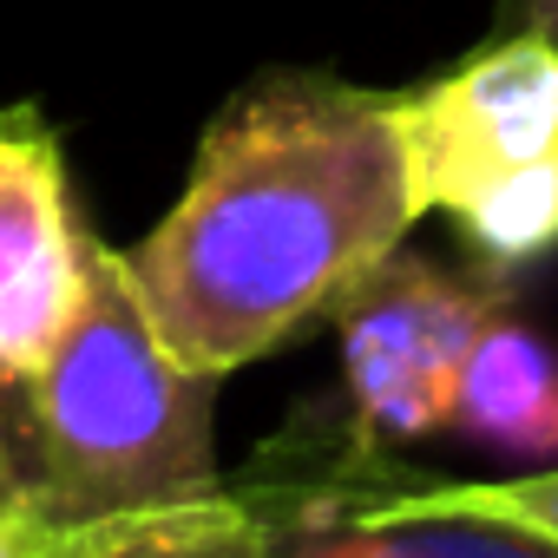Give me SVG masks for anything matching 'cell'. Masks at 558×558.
Segmentation results:
<instances>
[{
	"label": "cell",
	"mask_w": 558,
	"mask_h": 558,
	"mask_svg": "<svg viewBox=\"0 0 558 558\" xmlns=\"http://www.w3.org/2000/svg\"><path fill=\"white\" fill-rule=\"evenodd\" d=\"M414 217L401 86L263 66L210 112L178 204L125 250V276L158 342L223 381L329 323Z\"/></svg>",
	"instance_id": "cell-1"
},
{
	"label": "cell",
	"mask_w": 558,
	"mask_h": 558,
	"mask_svg": "<svg viewBox=\"0 0 558 558\" xmlns=\"http://www.w3.org/2000/svg\"><path fill=\"white\" fill-rule=\"evenodd\" d=\"M210 427L217 381L158 342L125 250L93 243L73 329L40 368L0 375V506L47 532L197 506L223 493Z\"/></svg>",
	"instance_id": "cell-2"
},
{
	"label": "cell",
	"mask_w": 558,
	"mask_h": 558,
	"mask_svg": "<svg viewBox=\"0 0 558 558\" xmlns=\"http://www.w3.org/2000/svg\"><path fill=\"white\" fill-rule=\"evenodd\" d=\"M421 217L440 210L493 283L558 250V47L493 34L427 86H401Z\"/></svg>",
	"instance_id": "cell-3"
},
{
	"label": "cell",
	"mask_w": 558,
	"mask_h": 558,
	"mask_svg": "<svg viewBox=\"0 0 558 558\" xmlns=\"http://www.w3.org/2000/svg\"><path fill=\"white\" fill-rule=\"evenodd\" d=\"M506 303L493 276H453L427 256H381L336 303L349 421L368 440H421L447 427L460 362L486 316Z\"/></svg>",
	"instance_id": "cell-4"
},
{
	"label": "cell",
	"mask_w": 558,
	"mask_h": 558,
	"mask_svg": "<svg viewBox=\"0 0 558 558\" xmlns=\"http://www.w3.org/2000/svg\"><path fill=\"white\" fill-rule=\"evenodd\" d=\"M66 138L40 106H0V375H27L73 329L93 276Z\"/></svg>",
	"instance_id": "cell-5"
},
{
	"label": "cell",
	"mask_w": 558,
	"mask_h": 558,
	"mask_svg": "<svg viewBox=\"0 0 558 558\" xmlns=\"http://www.w3.org/2000/svg\"><path fill=\"white\" fill-rule=\"evenodd\" d=\"M349 427L303 414L269 453L250 460V480L276 499L283 538L276 558H558V538L486 525V519H388L342 499Z\"/></svg>",
	"instance_id": "cell-6"
},
{
	"label": "cell",
	"mask_w": 558,
	"mask_h": 558,
	"mask_svg": "<svg viewBox=\"0 0 558 558\" xmlns=\"http://www.w3.org/2000/svg\"><path fill=\"white\" fill-rule=\"evenodd\" d=\"M447 427L512 453H558V355L512 316V303H499L473 336Z\"/></svg>",
	"instance_id": "cell-7"
},
{
	"label": "cell",
	"mask_w": 558,
	"mask_h": 558,
	"mask_svg": "<svg viewBox=\"0 0 558 558\" xmlns=\"http://www.w3.org/2000/svg\"><path fill=\"white\" fill-rule=\"evenodd\" d=\"M342 499L362 512H388V519H486V525L558 538V466L512 473V480H414L355 421L342 447Z\"/></svg>",
	"instance_id": "cell-8"
},
{
	"label": "cell",
	"mask_w": 558,
	"mask_h": 558,
	"mask_svg": "<svg viewBox=\"0 0 558 558\" xmlns=\"http://www.w3.org/2000/svg\"><path fill=\"white\" fill-rule=\"evenodd\" d=\"M276 538H283L276 499L243 473L236 486H223L197 506L60 532L53 558H276Z\"/></svg>",
	"instance_id": "cell-9"
},
{
	"label": "cell",
	"mask_w": 558,
	"mask_h": 558,
	"mask_svg": "<svg viewBox=\"0 0 558 558\" xmlns=\"http://www.w3.org/2000/svg\"><path fill=\"white\" fill-rule=\"evenodd\" d=\"M493 21H499V34L525 27V34H545L558 47V0H493Z\"/></svg>",
	"instance_id": "cell-10"
},
{
	"label": "cell",
	"mask_w": 558,
	"mask_h": 558,
	"mask_svg": "<svg viewBox=\"0 0 558 558\" xmlns=\"http://www.w3.org/2000/svg\"><path fill=\"white\" fill-rule=\"evenodd\" d=\"M53 538L60 532H47V525H34V519L0 506V558H53Z\"/></svg>",
	"instance_id": "cell-11"
}]
</instances>
